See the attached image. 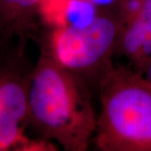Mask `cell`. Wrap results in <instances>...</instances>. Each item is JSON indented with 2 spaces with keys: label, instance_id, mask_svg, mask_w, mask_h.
Wrapping results in <instances>:
<instances>
[{
  "label": "cell",
  "instance_id": "6da1fadb",
  "mask_svg": "<svg viewBox=\"0 0 151 151\" xmlns=\"http://www.w3.org/2000/svg\"><path fill=\"white\" fill-rule=\"evenodd\" d=\"M89 86L81 76L40 52L29 84L28 127L40 140L65 151H86L97 119Z\"/></svg>",
  "mask_w": 151,
  "mask_h": 151
},
{
  "label": "cell",
  "instance_id": "7a4b0ae2",
  "mask_svg": "<svg viewBox=\"0 0 151 151\" xmlns=\"http://www.w3.org/2000/svg\"><path fill=\"white\" fill-rule=\"evenodd\" d=\"M101 112L92 141L102 151H151V83L129 65H113L98 84Z\"/></svg>",
  "mask_w": 151,
  "mask_h": 151
},
{
  "label": "cell",
  "instance_id": "3957f363",
  "mask_svg": "<svg viewBox=\"0 0 151 151\" xmlns=\"http://www.w3.org/2000/svg\"><path fill=\"white\" fill-rule=\"evenodd\" d=\"M119 36L114 10H100L83 25L65 24L42 29L40 52L57 64L83 77L89 86L98 87L103 76L114 64Z\"/></svg>",
  "mask_w": 151,
  "mask_h": 151
},
{
  "label": "cell",
  "instance_id": "277c9868",
  "mask_svg": "<svg viewBox=\"0 0 151 151\" xmlns=\"http://www.w3.org/2000/svg\"><path fill=\"white\" fill-rule=\"evenodd\" d=\"M27 44H0V151L27 148L29 90L34 65Z\"/></svg>",
  "mask_w": 151,
  "mask_h": 151
},
{
  "label": "cell",
  "instance_id": "5b68a950",
  "mask_svg": "<svg viewBox=\"0 0 151 151\" xmlns=\"http://www.w3.org/2000/svg\"><path fill=\"white\" fill-rule=\"evenodd\" d=\"M45 0H0V44L39 41L42 32L41 9Z\"/></svg>",
  "mask_w": 151,
  "mask_h": 151
},
{
  "label": "cell",
  "instance_id": "8992f818",
  "mask_svg": "<svg viewBox=\"0 0 151 151\" xmlns=\"http://www.w3.org/2000/svg\"><path fill=\"white\" fill-rule=\"evenodd\" d=\"M115 55L124 56L128 65L144 73L151 58V0H144L134 19L120 33Z\"/></svg>",
  "mask_w": 151,
  "mask_h": 151
},
{
  "label": "cell",
  "instance_id": "52a82bcc",
  "mask_svg": "<svg viewBox=\"0 0 151 151\" xmlns=\"http://www.w3.org/2000/svg\"><path fill=\"white\" fill-rule=\"evenodd\" d=\"M143 2L144 0H115L113 10L119 23V35L134 19Z\"/></svg>",
  "mask_w": 151,
  "mask_h": 151
},
{
  "label": "cell",
  "instance_id": "ba28073f",
  "mask_svg": "<svg viewBox=\"0 0 151 151\" xmlns=\"http://www.w3.org/2000/svg\"><path fill=\"white\" fill-rule=\"evenodd\" d=\"M143 75L145 76V77L146 79L151 83V58L149 60L147 65H146L145 70L144 71Z\"/></svg>",
  "mask_w": 151,
  "mask_h": 151
}]
</instances>
